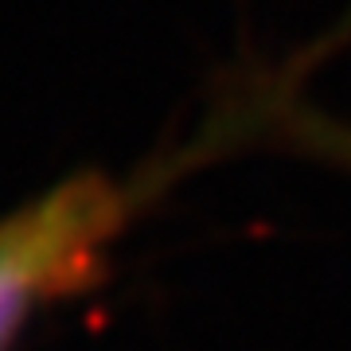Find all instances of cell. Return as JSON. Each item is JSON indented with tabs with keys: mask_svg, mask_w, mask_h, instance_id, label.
<instances>
[{
	"mask_svg": "<svg viewBox=\"0 0 351 351\" xmlns=\"http://www.w3.org/2000/svg\"><path fill=\"white\" fill-rule=\"evenodd\" d=\"M137 191L113 176H75L0 219V351L51 301L75 297L106 274Z\"/></svg>",
	"mask_w": 351,
	"mask_h": 351,
	"instance_id": "obj_1",
	"label": "cell"
},
{
	"mask_svg": "<svg viewBox=\"0 0 351 351\" xmlns=\"http://www.w3.org/2000/svg\"><path fill=\"white\" fill-rule=\"evenodd\" d=\"M289 137L308 141V145H320V149H328L332 156H343V160L351 164V133H343V129H336V125H328V121H313L308 113H293Z\"/></svg>",
	"mask_w": 351,
	"mask_h": 351,
	"instance_id": "obj_2",
	"label": "cell"
}]
</instances>
